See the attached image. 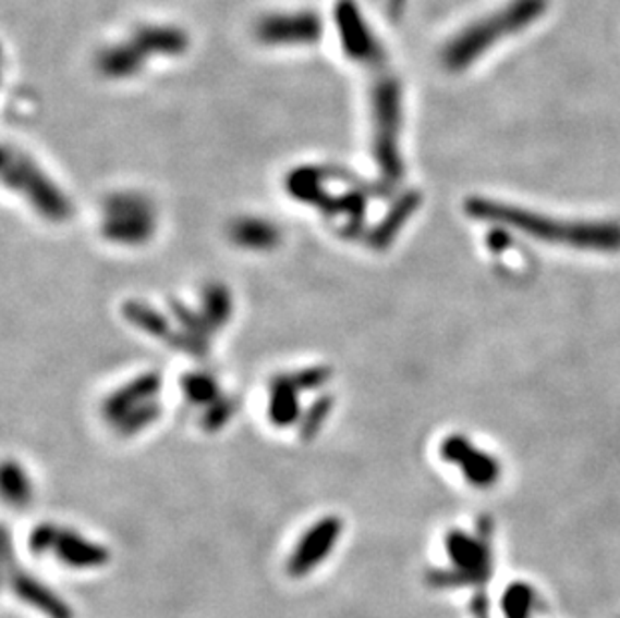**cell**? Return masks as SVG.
Returning a JSON list of instances; mask_svg holds the SVG:
<instances>
[{
    "label": "cell",
    "mask_w": 620,
    "mask_h": 618,
    "mask_svg": "<svg viewBox=\"0 0 620 618\" xmlns=\"http://www.w3.org/2000/svg\"><path fill=\"white\" fill-rule=\"evenodd\" d=\"M464 211L472 220L508 227L545 244L593 254H620V221L617 220H557L486 197H470L464 201Z\"/></svg>",
    "instance_id": "1"
},
{
    "label": "cell",
    "mask_w": 620,
    "mask_h": 618,
    "mask_svg": "<svg viewBox=\"0 0 620 618\" xmlns=\"http://www.w3.org/2000/svg\"><path fill=\"white\" fill-rule=\"evenodd\" d=\"M493 520L484 516L474 534L464 530H450L446 534V553L450 568H431L426 582L434 589H484L493 574Z\"/></svg>",
    "instance_id": "2"
},
{
    "label": "cell",
    "mask_w": 620,
    "mask_h": 618,
    "mask_svg": "<svg viewBox=\"0 0 620 618\" xmlns=\"http://www.w3.org/2000/svg\"><path fill=\"white\" fill-rule=\"evenodd\" d=\"M2 181L7 187L21 191L28 199V203L37 209L38 215L45 220H69L73 213L71 201L61 194V189L52 183L35 161H31L25 153L14 151L13 147H4L2 154Z\"/></svg>",
    "instance_id": "3"
},
{
    "label": "cell",
    "mask_w": 620,
    "mask_h": 618,
    "mask_svg": "<svg viewBox=\"0 0 620 618\" xmlns=\"http://www.w3.org/2000/svg\"><path fill=\"white\" fill-rule=\"evenodd\" d=\"M400 115V90L392 81H384L374 92V154L384 180L392 185L404 175V165L398 151Z\"/></svg>",
    "instance_id": "4"
},
{
    "label": "cell",
    "mask_w": 620,
    "mask_h": 618,
    "mask_svg": "<svg viewBox=\"0 0 620 618\" xmlns=\"http://www.w3.org/2000/svg\"><path fill=\"white\" fill-rule=\"evenodd\" d=\"M443 462L454 464L474 489H493L502 478V464L490 452L481 450L466 436L452 434L440 444Z\"/></svg>",
    "instance_id": "5"
},
{
    "label": "cell",
    "mask_w": 620,
    "mask_h": 618,
    "mask_svg": "<svg viewBox=\"0 0 620 618\" xmlns=\"http://www.w3.org/2000/svg\"><path fill=\"white\" fill-rule=\"evenodd\" d=\"M342 530L343 522L340 516H326L317 520L316 524H312L293 548L288 567H285L288 574L292 579H302V577H307L312 570H316L340 541Z\"/></svg>",
    "instance_id": "6"
},
{
    "label": "cell",
    "mask_w": 620,
    "mask_h": 618,
    "mask_svg": "<svg viewBox=\"0 0 620 618\" xmlns=\"http://www.w3.org/2000/svg\"><path fill=\"white\" fill-rule=\"evenodd\" d=\"M2 565H4V579L9 582L11 591L23 603L37 608L38 613H42L47 618H73L71 606L66 605L59 594L52 593L49 586H45L40 580L31 577L23 567H19V563L9 560Z\"/></svg>",
    "instance_id": "7"
},
{
    "label": "cell",
    "mask_w": 620,
    "mask_h": 618,
    "mask_svg": "<svg viewBox=\"0 0 620 618\" xmlns=\"http://www.w3.org/2000/svg\"><path fill=\"white\" fill-rule=\"evenodd\" d=\"M52 554L66 565L76 570H89V568H101L111 560V553L99 544L81 536L78 532L71 529H61L57 532Z\"/></svg>",
    "instance_id": "8"
},
{
    "label": "cell",
    "mask_w": 620,
    "mask_h": 618,
    "mask_svg": "<svg viewBox=\"0 0 620 618\" xmlns=\"http://www.w3.org/2000/svg\"><path fill=\"white\" fill-rule=\"evenodd\" d=\"M161 386H163V378L157 372L137 375L133 382H129L105 399V406H102L105 418L113 424L119 422L125 413L155 399Z\"/></svg>",
    "instance_id": "9"
},
{
    "label": "cell",
    "mask_w": 620,
    "mask_h": 618,
    "mask_svg": "<svg viewBox=\"0 0 620 618\" xmlns=\"http://www.w3.org/2000/svg\"><path fill=\"white\" fill-rule=\"evenodd\" d=\"M422 206V194L420 191H405L393 201L390 211L384 215V220L367 233V245L376 251H384L392 245L393 239L400 235V232L408 225V221L412 220V215L418 211Z\"/></svg>",
    "instance_id": "10"
},
{
    "label": "cell",
    "mask_w": 620,
    "mask_h": 618,
    "mask_svg": "<svg viewBox=\"0 0 620 618\" xmlns=\"http://www.w3.org/2000/svg\"><path fill=\"white\" fill-rule=\"evenodd\" d=\"M153 233H155L153 211L107 213V220L102 223V235L114 244H145L147 239H151Z\"/></svg>",
    "instance_id": "11"
},
{
    "label": "cell",
    "mask_w": 620,
    "mask_h": 618,
    "mask_svg": "<svg viewBox=\"0 0 620 618\" xmlns=\"http://www.w3.org/2000/svg\"><path fill=\"white\" fill-rule=\"evenodd\" d=\"M297 386L293 384L292 375H278L269 386V420L278 428L292 425L300 420V399Z\"/></svg>",
    "instance_id": "12"
},
{
    "label": "cell",
    "mask_w": 620,
    "mask_h": 618,
    "mask_svg": "<svg viewBox=\"0 0 620 618\" xmlns=\"http://www.w3.org/2000/svg\"><path fill=\"white\" fill-rule=\"evenodd\" d=\"M231 239L240 247L254 249V251H266L273 249L279 244V230L271 225L269 221L247 218L238 220L231 225Z\"/></svg>",
    "instance_id": "13"
},
{
    "label": "cell",
    "mask_w": 620,
    "mask_h": 618,
    "mask_svg": "<svg viewBox=\"0 0 620 618\" xmlns=\"http://www.w3.org/2000/svg\"><path fill=\"white\" fill-rule=\"evenodd\" d=\"M321 169L300 168L292 171L285 180V189L293 199L309 206L326 207L329 195L324 189Z\"/></svg>",
    "instance_id": "14"
},
{
    "label": "cell",
    "mask_w": 620,
    "mask_h": 618,
    "mask_svg": "<svg viewBox=\"0 0 620 618\" xmlns=\"http://www.w3.org/2000/svg\"><path fill=\"white\" fill-rule=\"evenodd\" d=\"M123 316L135 327H139L141 332L153 335V337H163V339H169V344H173L175 337H178V332L175 334L171 332L169 322L165 320L163 316L159 311H155L151 306H147V304L125 301L123 304Z\"/></svg>",
    "instance_id": "15"
},
{
    "label": "cell",
    "mask_w": 620,
    "mask_h": 618,
    "mask_svg": "<svg viewBox=\"0 0 620 618\" xmlns=\"http://www.w3.org/2000/svg\"><path fill=\"white\" fill-rule=\"evenodd\" d=\"M231 311H233V301L226 285L211 284L203 289L202 316L211 327V332L229 322Z\"/></svg>",
    "instance_id": "16"
},
{
    "label": "cell",
    "mask_w": 620,
    "mask_h": 618,
    "mask_svg": "<svg viewBox=\"0 0 620 618\" xmlns=\"http://www.w3.org/2000/svg\"><path fill=\"white\" fill-rule=\"evenodd\" d=\"M2 496L14 508H25L33 498V486L21 464L4 462L2 466Z\"/></svg>",
    "instance_id": "17"
},
{
    "label": "cell",
    "mask_w": 620,
    "mask_h": 618,
    "mask_svg": "<svg viewBox=\"0 0 620 618\" xmlns=\"http://www.w3.org/2000/svg\"><path fill=\"white\" fill-rule=\"evenodd\" d=\"M540 605L538 594L526 582H512L502 594L504 618H532Z\"/></svg>",
    "instance_id": "18"
},
{
    "label": "cell",
    "mask_w": 620,
    "mask_h": 618,
    "mask_svg": "<svg viewBox=\"0 0 620 618\" xmlns=\"http://www.w3.org/2000/svg\"><path fill=\"white\" fill-rule=\"evenodd\" d=\"M331 408H333V398L329 394L319 396L302 416L300 438L304 440V442L316 438L319 430L326 424V420H328V416L331 413Z\"/></svg>",
    "instance_id": "19"
},
{
    "label": "cell",
    "mask_w": 620,
    "mask_h": 618,
    "mask_svg": "<svg viewBox=\"0 0 620 618\" xmlns=\"http://www.w3.org/2000/svg\"><path fill=\"white\" fill-rule=\"evenodd\" d=\"M183 386V392L185 396L193 404H202V406H209L211 401H216L219 398V386H217L216 380L211 375L199 374H187L183 378L181 382Z\"/></svg>",
    "instance_id": "20"
},
{
    "label": "cell",
    "mask_w": 620,
    "mask_h": 618,
    "mask_svg": "<svg viewBox=\"0 0 620 618\" xmlns=\"http://www.w3.org/2000/svg\"><path fill=\"white\" fill-rule=\"evenodd\" d=\"M159 416H161V406H159L155 399H151V401L143 404L139 408H135V410L125 413L119 422H114V425H117V430H119L121 434L131 436V434L141 432L143 428L153 424Z\"/></svg>",
    "instance_id": "21"
},
{
    "label": "cell",
    "mask_w": 620,
    "mask_h": 618,
    "mask_svg": "<svg viewBox=\"0 0 620 618\" xmlns=\"http://www.w3.org/2000/svg\"><path fill=\"white\" fill-rule=\"evenodd\" d=\"M238 410V401L233 398H219L211 401L209 406H205V413H203L202 425L207 432H217L219 428L228 424L229 418Z\"/></svg>",
    "instance_id": "22"
},
{
    "label": "cell",
    "mask_w": 620,
    "mask_h": 618,
    "mask_svg": "<svg viewBox=\"0 0 620 618\" xmlns=\"http://www.w3.org/2000/svg\"><path fill=\"white\" fill-rule=\"evenodd\" d=\"M57 532H59V527L52 524V522L38 524L37 529L33 530L31 536H28V551L33 554H37V556L52 553Z\"/></svg>",
    "instance_id": "23"
},
{
    "label": "cell",
    "mask_w": 620,
    "mask_h": 618,
    "mask_svg": "<svg viewBox=\"0 0 620 618\" xmlns=\"http://www.w3.org/2000/svg\"><path fill=\"white\" fill-rule=\"evenodd\" d=\"M292 375L293 384L297 390H316V387L326 386L331 378V370L326 366H312L305 368Z\"/></svg>",
    "instance_id": "24"
},
{
    "label": "cell",
    "mask_w": 620,
    "mask_h": 618,
    "mask_svg": "<svg viewBox=\"0 0 620 618\" xmlns=\"http://www.w3.org/2000/svg\"><path fill=\"white\" fill-rule=\"evenodd\" d=\"M470 608H472L474 618H490V606H488V596L484 593V589L476 591Z\"/></svg>",
    "instance_id": "25"
}]
</instances>
